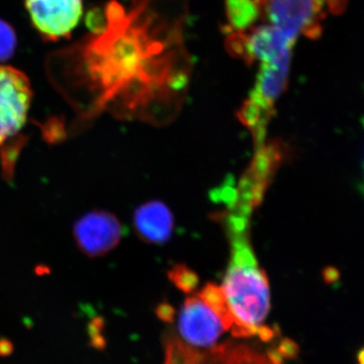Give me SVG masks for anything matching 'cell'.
<instances>
[{"label": "cell", "mask_w": 364, "mask_h": 364, "mask_svg": "<svg viewBox=\"0 0 364 364\" xmlns=\"http://www.w3.org/2000/svg\"><path fill=\"white\" fill-rule=\"evenodd\" d=\"M73 236L81 252L88 257H100L119 245L123 237V227L112 213L91 210L75 222Z\"/></svg>", "instance_id": "8"}, {"label": "cell", "mask_w": 364, "mask_h": 364, "mask_svg": "<svg viewBox=\"0 0 364 364\" xmlns=\"http://www.w3.org/2000/svg\"><path fill=\"white\" fill-rule=\"evenodd\" d=\"M90 338L91 346L97 349H104L105 347V338L104 337L105 322L102 318H97L90 324Z\"/></svg>", "instance_id": "15"}, {"label": "cell", "mask_w": 364, "mask_h": 364, "mask_svg": "<svg viewBox=\"0 0 364 364\" xmlns=\"http://www.w3.org/2000/svg\"><path fill=\"white\" fill-rule=\"evenodd\" d=\"M169 279L181 291L186 294L196 291L198 284V277L193 270L186 267H177L169 273Z\"/></svg>", "instance_id": "13"}, {"label": "cell", "mask_w": 364, "mask_h": 364, "mask_svg": "<svg viewBox=\"0 0 364 364\" xmlns=\"http://www.w3.org/2000/svg\"><path fill=\"white\" fill-rule=\"evenodd\" d=\"M186 0L112 1L77 51L92 111L163 124L186 95L191 64L183 40Z\"/></svg>", "instance_id": "1"}, {"label": "cell", "mask_w": 364, "mask_h": 364, "mask_svg": "<svg viewBox=\"0 0 364 364\" xmlns=\"http://www.w3.org/2000/svg\"><path fill=\"white\" fill-rule=\"evenodd\" d=\"M134 225L136 234L146 243L162 244L171 236L173 217L164 203L150 202L136 208Z\"/></svg>", "instance_id": "10"}, {"label": "cell", "mask_w": 364, "mask_h": 364, "mask_svg": "<svg viewBox=\"0 0 364 364\" xmlns=\"http://www.w3.org/2000/svg\"><path fill=\"white\" fill-rule=\"evenodd\" d=\"M32 98L26 74L14 67L0 65V148L20 135Z\"/></svg>", "instance_id": "5"}, {"label": "cell", "mask_w": 364, "mask_h": 364, "mask_svg": "<svg viewBox=\"0 0 364 364\" xmlns=\"http://www.w3.org/2000/svg\"><path fill=\"white\" fill-rule=\"evenodd\" d=\"M16 48V32L6 21L0 20V62L11 58Z\"/></svg>", "instance_id": "14"}, {"label": "cell", "mask_w": 364, "mask_h": 364, "mask_svg": "<svg viewBox=\"0 0 364 364\" xmlns=\"http://www.w3.org/2000/svg\"><path fill=\"white\" fill-rule=\"evenodd\" d=\"M200 299L221 318L225 330L230 329L235 324L233 315L230 310L226 296L222 287L208 284L198 294Z\"/></svg>", "instance_id": "11"}, {"label": "cell", "mask_w": 364, "mask_h": 364, "mask_svg": "<svg viewBox=\"0 0 364 364\" xmlns=\"http://www.w3.org/2000/svg\"><path fill=\"white\" fill-rule=\"evenodd\" d=\"M253 1L257 2V4H261V6H263V4H265V2L267 1V0H253Z\"/></svg>", "instance_id": "22"}, {"label": "cell", "mask_w": 364, "mask_h": 364, "mask_svg": "<svg viewBox=\"0 0 364 364\" xmlns=\"http://www.w3.org/2000/svg\"><path fill=\"white\" fill-rule=\"evenodd\" d=\"M14 345L9 340L0 339V356H9L13 353Z\"/></svg>", "instance_id": "19"}, {"label": "cell", "mask_w": 364, "mask_h": 364, "mask_svg": "<svg viewBox=\"0 0 364 364\" xmlns=\"http://www.w3.org/2000/svg\"><path fill=\"white\" fill-rule=\"evenodd\" d=\"M156 315L163 322L171 324V323H173L174 318H176V310L169 304H160L156 308Z\"/></svg>", "instance_id": "17"}, {"label": "cell", "mask_w": 364, "mask_h": 364, "mask_svg": "<svg viewBox=\"0 0 364 364\" xmlns=\"http://www.w3.org/2000/svg\"><path fill=\"white\" fill-rule=\"evenodd\" d=\"M230 260L222 289L233 315V327L257 328L270 309L269 284L251 243V215L226 210Z\"/></svg>", "instance_id": "2"}, {"label": "cell", "mask_w": 364, "mask_h": 364, "mask_svg": "<svg viewBox=\"0 0 364 364\" xmlns=\"http://www.w3.org/2000/svg\"><path fill=\"white\" fill-rule=\"evenodd\" d=\"M196 352L176 339L167 344L165 364H198Z\"/></svg>", "instance_id": "12"}, {"label": "cell", "mask_w": 364, "mask_h": 364, "mask_svg": "<svg viewBox=\"0 0 364 364\" xmlns=\"http://www.w3.org/2000/svg\"><path fill=\"white\" fill-rule=\"evenodd\" d=\"M293 47L277 28L268 23L230 32L227 38L228 51L247 64L279 61L291 55Z\"/></svg>", "instance_id": "6"}, {"label": "cell", "mask_w": 364, "mask_h": 364, "mask_svg": "<svg viewBox=\"0 0 364 364\" xmlns=\"http://www.w3.org/2000/svg\"><path fill=\"white\" fill-rule=\"evenodd\" d=\"M358 363L364 364V347L358 351Z\"/></svg>", "instance_id": "20"}, {"label": "cell", "mask_w": 364, "mask_h": 364, "mask_svg": "<svg viewBox=\"0 0 364 364\" xmlns=\"http://www.w3.org/2000/svg\"><path fill=\"white\" fill-rule=\"evenodd\" d=\"M277 351L282 359H294L299 354V347L294 340L284 338L280 341Z\"/></svg>", "instance_id": "16"}, {"label": "cell", "mask_w": 364, "mask_h": 364, "mask_svg": "<svg viewBox=\"0 0 364 364\" xmlns=\"http://www.w3.org/2000/svg\"><path fill=\"white\" fill-rule=\"evenodd\" d=\"M361 188H363L364 193V152L363 157V176H361Z\"/></svg>", "instance_id": "21"}, {"label": "cell", "mask_w": 364, "mask_h": 364, "mask_svg": "<svg viewBox=\"0 0 364 364\" xmlns=\"http://www.w3.org/2000/svg\"><path fill=\"white\" fill-rule=\"evenodd\" d=\"M291 55L274 62L260 63L250 95L238 112L242 124L252 134L256 148L265 144L267 127L275 105L289 82Z\"/></svg>", "instance_id": "4"}, {"label": "cell", "mask_w": 364, "mask_h": 364, "mask_svg": "<svg viewBox=\"0 0 364 364\" xmlns=\"http://www.w3.org/2000/svg\"><path fill=\"white\" fill-rule=\"evenodd\" d=\"M347 6L348 0H267L261 16L294 46L299 37L318 39L325 21L344 13Z\"/></svg>", "instance_id": "3"}, {"label": "cell", "mask_w": 364, "mask_h": 364, "mask_svg": "<svg viewBox=\"0 0 364 364\" xmlns=\"http://www.w3.org/2000/svg\"><path fill=\"white\" fill-rule=\"evenodd\" d=\"M85 0H26L36 30L48 41L65 39L77 26Z\"/></svg>", "instance_id": "7"}, {"label": "cell", "mask_w": 364, "mask_h": 364, "mask_svg": "<svg viewBox=\"0 0 364 364\" xmlns=\"http://www.w3.org/2000/svg\"><path fill=\"white\" fill-rule=\"evenodd\" d=\"M256 334L260 337V339L262 341L268 342L270 341L274 337V331L272 329H270L269 327L264 325H259L257 327V333Z\"/></svg>", "instance_id": "18"}, {"label": "cell", "mask_w": 364, "mask_h": 364, "mask_svg": "<svg viewBox=\"0 0 364 364\" xmlns=\"http://www.w3.org/2000/svg\"><path fill=\"white\" fill-rule=\"evenodd\" d=\"M178 324L181 336L196 347L213 346L225 331L221 318L198 294L184 301Z\"/></svg>", "instance_id": "9"}]
</instances>
